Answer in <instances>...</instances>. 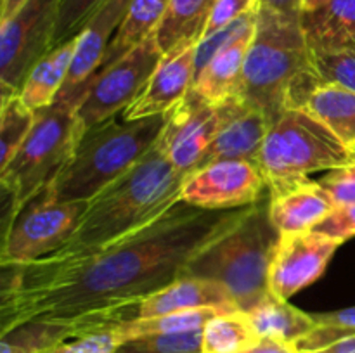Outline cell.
Here are the masks:
<instances>
[{
  "mask_svg": "<svg viewBox=\"0 0 355 353\" xmlns=\"http://www.w3.org/2000/svg\"><path fill=\"white\" fill-rule=\"evenodd\" d=\"M83 134L76 102L54 100L37 111L28 137L0 170L2 189L10 197L9 218L61 173Z\"/></svg>",
  "mask_w": 355,
  "mask_h": 353,
  "instance_id": "cell-6",
  "label": "cell"
},
{
  "mask_svg": "<svg viewBox=\"0 0 355 353\" xmlns=\"http://www.w3.org/2000/svg\"><path fill=\"white\" fill-rule=\"evenodd\" d=\"M198 42H184L165 52L141 96L123 111L125 120L166 114L179 106L194 87Z\"/></svg>",
  "mask_w": 355,
  "mask_h": 353,
  "instance_id": "cell-15",
  "label": "cell"
},
{
  "mask_svg": "<svg viewBox=\"0 0 355 353\" xmlns=\"http://www.w3.org/2000/svg\"><path fill=\"white\" fill-rule=\"evenodd\" d=\"M184 179L186 175L177 172L155 145L130 172L87 203L71 237L49 256L90 255L149 227L182 201Z\"/></svg>",
  "mask_w": 355,
  "mask_h": 353,
  "instance_id": "cell-2",
  "label": "cell"
},
{
  "mask_svg": "<svg viewBox=\"0 0 355 353\" xmlns=\"http://www.w3.org/2000/svg\"><path fill=\"white\" fill-rule=\"evenodd\" d=\"M267 189L269 217L279 234L312 230L335 210V204L319 180H311L309 176L272 183Z\"/></svg>",
  "mask_w": 355,
  "mask_h": 353,
  "instance_id": "cell-18",
  "label": "cell"
},
{
  "mask_svg": "<svg viewBox=\"0 0 355 353\" xmlns=\"http://www.w3.org/2000/svg\"><path fill=\"white\" fill-rule=\"evenodd\" d=\"M246 210H200L180 201L149 227L90 255L2 266L0 334L28 320L68 324L76 336L125 320L128 308L179 279Z\"/></svg>",
  "mask_w": 355,
  "mask_h": 353,
  "instance_id": "cell-1",
  "label": "cell"
},
{
  "mask_svg": "<svg viewBox=\"0 0 355 353\" xmlns=\"http://www.w3.org/2000/svg\"><path fill=\"white\" fill-rule=\"evenodd\" d=\"M245 314L250 317L260 338L277 339L291 345L300 341L318 325L314 315L298 310L297 307L288 303V300H281L272 293L262 298Z\"/></svg>",
  "mask_w": 355,
  "mask_h": 353,
  "instance_id": "cell-23",
  "label": "cell"
},
{
  "mask_svg": "<svg viewBox=\"0 0 355 353\" xmlns=\"http://www.w3.org/2000/svg\"><path fill=\"white\" fill-rule=\"evenodd\" d=\"M165 123L166 114L121 121L113 116L89 128L45 192L62 203H89L155 147Z\"/></svg>",
  "mask_w": 355,
  "mask_h": 353,
  "instance_id": "cell-3",
  "label": "cell"
},
{
  "mask_svg": "<svg viewBox=\"0 0 355 353\" xmlns=\"http://www.w3.org/2000/svg\"><path fill=\"white\" fill-rule=\"evenodd\" d=\"M314 353H355V334L345 339H340V341L333 343L328 348L319 350V352Z\"/></svg>",
  "mask_w": 355,
  "mask_h": 353,
  "instance_id": "cell-39",
  "label": "cell"
},
{
  "mask_svg": "<svg viewBox=\"0 0 355 353\" xmlns=\"http://www.w3.org/2000/svg\"><path fill=\"white\" fill-rule=\"evenodd\" d=\"M326 2H329V0H304V10H314L324 6Z\"/></svg>",
  "mask_w": 355,
  "mask_h": 353,
  "instance_id": "cell-41",
  "label": "cell"
},
{
  "mask_svg": "<svg viewBox=\"0 0 355 353\" xmlns=\"http://www.w3.org/2000/svg\"><path fill=\"white\" fill-rule=\"evenodd\" d=\"M132 0H107L92 19L76 35V48L64 87L55 100H68L80 106L87 83L99 71L111 40L123 23Z\"/></svg>",
  "mask_w": 355,
  "mask_h": 353,
  "instance_id": "cell-14",
  "label": "cell"
},
{
  "mask_svg": "<svg viewBox=\"0 0 355 353\" xmlns=\"http://www.w3.org/2000/svg\"><path fill=\"white\" fill-rule=\"evenodd\" d=\"M267 189L259 163L224 159L186 175L180 199L200 210L227 211L262 201Z\"/></svg>",
  "mask_w": 355,
  "mask_h": 353,
  "instance_id": "cell-11",
  "label": "cell"
},
{
  "mask_svg": "<svg viewBox=\"0 0 355 353\" xmlns=\"http://www.w3.org/2000/svg\"><path fill=\"white\" fill-rule=\"evenodd\" d=\"M107 0H59L51 51L80 33Z\"/></svg>",
  "mask_w": 355,
  "mask_h": 353,
  "instance_id": "cell-31",
  "label": "cell"
},
{
  "mask_svg": "<svg viewBox=\"0 0 355 353\" xmlns=\"http://www.w3.org/2000/svg\"><path fill=\"white\" fill-rule=\"evenodd\" d=\"M59 0H28L9 19L0 21L2 99L19 93L35 62L51 51Z\"/></svg>",
  "mask_w": 355,
  "mask_h": 353,
  "instance_id": "cell-10",
  "label": "cell"
},
{
  "mask_svg": "<svg viewBox=\"0 0 355 353\" xmlns=\"http://www.w3.org/2000/svg\"><path fill=\"white\" fill-rule=\"evenodd\" d=\"M75 48L76 37H73L71 40L58 45L42 55L30 69L19 90V97L35 113L51 106L62 90L71 68Z\"/></svg>",
  "mask_w": 355,
  "mask_h": 353,
  "instance_id": "cell-22",
  "label": "cell"
},
{
  "mask_svg": "<svg viewBox=\"0 0 355 353\" xmlns=\"http://www.w3.org/2000/svg\"><path fill=\"white\" fill-rule=\"evenodd\" d=\"M214 2L215 0H170L155 33L163 54L184 42H200L203 38Z\"/></svg>",
  "mask_w": 355,
  "mask_h": 353,
  "instance_id": "cell-24",
  "label": "cell"
},
{
  "mask_svg": "<svg viewBox=\"0 0 355 353\" xmlns=\"http://www.w3.org/2000/svg\"><path fill=\"white\" fill-rule=\"evenodd\" d=\"M218 107L222 114L220 127L196 168L224 159L259 161L260 149L272 125L269 118L246 102L241 96L224 100L218 104Z\"/></svg>",
  "mask_w": 355,
  "mask_h": 353,
  "instance_id": "cell-17",
  "label": "cell"
},
{
  "mask_svg": "<svg viewBox=\"0 0 355 353\" xmlns=\"http://www.w3.org/2000/svg\"><path fill=\"white\" fill-rule=\"evenodd\" d=\"M302 28L312 52L355 51V0H329L304 10Z\"/></svg>",
  "mask_w": 355,
  "mask_h": 353,
  "instance_id": "cell-21",
  "label": "cell"
},
{
  "mask_svg": "<svg viewBox=\"0 0 355 353\" xmlns=\"http://www.w3.org/2000/svg\"><path fill=\"white\" fill-rule=\"evenodd\" d=\"M28 0H2L0 3V21L9 19L12 14H16Z\"/></svg>",
  "mask_w": 355,
  "mask_h": 353,
  "instance_id": "cell-40",
  "label": "cell"
},
{
  "mask_svg": "<svg viewBox=\"0 0 355 353\" xmlns=\"http://www.w3.org/2000/svg\"><path fill=\"white\" fill-rule=\"evenodd\" d=\"M288 109H302L328 127L347 147H355V92L326 82L314 68L291 85Z\"/></svg>",
  "mask_w": 355,
  "mask_h": 353,
  "instance_id": "cell-16",
  "label": "cell"
},
{
  "mask_svg": "<svg viewBox=\"0 0 355 353\" xmlns=\"http://www.w3.org/2000/svg\"><path fill=\"white\" fill-rule=\"evenodd\" d=\"M220 121L218 104L207 102L191 90L179 106L166 113V123L156 145L177 172L189 175L214 141Z\"/></svg>",
  "mask_w": 355,
  "mask_h": 353,
  "instance_id": "cell-12",
  "label": "cell"
},
{
  "mask_svg": "<svg viewBox=\"0 0 355 353\" xmlns=\"http://www.w3.org/2000/svg\"><path fill=\"white\" fill-rule=\"evenodd\" d=\"M257 7H259V0H215L203 37H208V35L229 26Z\"/></svg>",
  "mask_w": 355,
  "mask_h": 353,
  "instance_id": "cell-34",
  "label": "cell"
},
{
  "mask_svg": "<svg viewBox=\"0 0 355 353\" xmlns=\"http://www.w3.org/2000/svg\"><path fill=\"white\" fill-rule=\"evenodd\" d=\"M312 230L324 234L335 241L343 242L355 235V204L335 208L322 221H319Z\"/></svg>",
  "mask_w": 355,
  "mask_h": 353,
  "instance_id": "cell-35",
  "label": "cell"
},
{
  "mask_svg": "<svg viewBox=\"0 0 355 353\" xmlns=\"http://www.w3.org/2000/svg\"><path fill=\"white\" fill-rule=\"evenodd\" d=\"M168 3L170 0H132L127 16L111 40L101 68L111 64L123 54H127L135 45L155 35L165 16Z\"/></svg>",
  "mask_w": 355,
  "mask_h": 353,
  "instance_id": "cell-25",
  "label": "cell"
},
{
  "mask_svg": "<svg viewBox=\"0 0 355 353\" xmlns=\"http://www.w3.org/2000/svg\"><path fill=\"white\" fill-rule=\"evenodd\" d=\"M162 57L156 35H151L120 59L101 68L87 83L78 106L85 130L128 109L141 96Z\"/></svg>",
  "mask_w": 355,
  "mask_h": 353,
  "instance_id": "cell-9",
  "label": "cell"
},
{
  "mask_svg": "<svg viewBox=\"0 0 355 353\" xmlns=\"http://www.w3.org/2000/svg\"><path fill=\"white\" fill-rule=\"evenodd\" d=\"M114 353H203V329L137 336L121 343Z\"/></svg>",
  "mask_w": 355,
  "mask_h": 353,
  "instance_id": "cell-30",
  "label": "cell"
},
{
  "mask_svg": "<svg viewBox=\"0 0 355 353\" xmlns=\"http://www.w3.org/2000/svg\"><path fill=\"white\" fill-rule=\"evenodd\" d=\"M71 338H76V331L68 324L28 320L3 332L0 353H42Z\"/></svg>",
  "mask_w": 355,
  "mask_h": 353,
  "instance_id": "cell-28",
  "label": "cell"
},
{
  "mask_svg": "<svg viewBox=\"0 0 355 353\" xmlns=\"http://www.w3.org/2000/svg\"><path fill=\"white\" fill-rule=\"evenodd\" d=\"M354 161V152L321 121L302 109H286L270 125L257 163L269 187Z\"/></svg>",
  "mask_w": 355,
  "mask_h": 353,
  "instance_id": "cell-7",
  "label": "cell"
},
{
  "mask_svg": "<svg viewBox=\"0 0 355 353\" xmlns=\"http://www.w3.org/2000/svg\"><path fill=\"white\" fill-rule=\"evenodd\" d=\"M335 208L355 204V161L328 170L319 180Z\"/></svg>",
  "mask_w": 355,
  "mask_h": 353,
  "instance_id": "cell-33",
  "label": "cell"
},
{
  "mask_svg": "<svg viewBox=\"0 0 355 353\" xmlns=\"http://www.w3.org/2000/svg\"><path fill=\"white\" fill-rule=\"evenodd\" d=\"M87 203H62L47 196L45 189L31 197L7 221L0 265H28L52 255L68 242Z\"/></svg>",
  "mask_w": 355,
  "mask_h": 353,
  "instance_id": "cell-8",
  "label": "cell"
},
{
  "mask_svg": "<svg viewBox=\"0 0 355 353\" xmlns=\"http://www.w3.org/2000/svg\"><path fill=\"white\" fill-rule=\"evenodd\" d=\"M312 62L326 82L338 83L355 92V51L312 52Z\"/></svg>",
  "mask_w": 355,
  "mask_h": 353,
  "instance_id": "cell-32",
  "label": "cell"
},
{
  "mask_svg": "<svg viewBox=\"0 0 355 353\" xmlns=\"http://www.w3.org/2000/svg\"><path fill=\"white\" fill-rule=\"evenodd\" d=\"M218 314H224V311L217 310V308H198V310L173 311V314L156 315V317L121 320L114 324V327L120 332L121 339L127 341L130 338L146 334H172V332H187L203 329L207 322L211 320Z\"/></svg>",
  "mask_w": 355,
  "mask_h": 353,
  "instance_id": "cell-27",
  "label": "cell"
},
{
  "mask_svg": "<svg viewBox=\"0 0 355 353\" xmlns=\"http://www.w3.org/2000/svg\"><path fill=\"white\" fill-rule=\"evenodd\" d=\"M259 6L269 7L286 16L302 17L304 14V0H259Z\"/></svg>",
  "mask_w": 355,
  "mask_h": 353,
  "instance_id": "cell-38",
  "label": "cell"
},
{
  "mask_svg": "<svg viewBox=\"0 0 355 353\" xmlns=\"http://www.w3.org/2000/svg\"><path fill=\"white\" fill-rule=\"evenodd\" d=\"M312 68V51L302 28V17L259 6L243 73V99L274 123L288 109L291 85Z\"/></svg>",
  "mask_w": 355,
  "mask_h": 353,
  "instance_id": "cell-5",
  "label": "cell"
},
{
  "mask_svg": "<svg viewBox=\"0 0 355 353\" xmlns=\"http://www.w3.org/2000/svg\"><path fill=\"white\" fill-rule=\"evenodd\" d=\"M198 308H217L224 314L239 310L231 291L224 284L200 277H179L128 308L125 320Z\"/></svg>",
  "mask_w": 355,
  "mask_h": 353,
  "instance_id": "cell-19",
  "label": "cell"
},
{
  "mask_svg": "<svg viewBox=\"0 0 355 353\" xmlns=\"http://www.w3.org/2000/svg\"><path fill=\"white\" fill-rule=\"evenodd\" d=\"M241 353H298V350L297 346L291 345V343L262 338L255 346H252V348L245 350V352Z\"/></svg>",
  "mask_w": 355,
  "mask_h": 353,
  "instance_id": "cell-37",
  "label": "cell"
},
{
  "mask_svg": "<svg viewBox=\"0 0 355 353\" xmlns=\"http://www.w3.org/2000/svg\"><path fill=\"white\" fill-rule=\"evenodd\" d=\"M255 24L220 48L196 76L193 90L201 99L211 104H220L231 97L241 96L246 54L253 40Z\"/></svg>",
  "mask_w": 355,
  "mask_h": 353,
  "instance_id": "cell-20",
  "label": "cell"
},
{
  "mask_svg": "<svg viewBox=\"0 0 355 353\" xmlns=\"http://www.w3.org/2000/svg\"><path fill=\"white\" fill-rule=\"evenodd\" d=\"M260 339L245 311L218 314L203 327V353H241Z\"/></svg>",
  "mask_w": 355,
  "mask_h": 353,
  "instance_id": "cell-26",
  "label": "cell"
},
{
  "mask_svg": "<svg viewBox=\"0 0 355 353\" xmlns=\"http://www.w3.org/2000/svg\"><path fill=\"white\" fill-rule=\"evenodd\" d=\"M352 152H354V158H355V147L352 149Z\"/></svg>",
  "mask_w": 355,
  "mask_h": 353,
  "instance_id": "cell-42",
  "label": "cell"
},
{
  "mask_svg": "<svg viewBox=\"0 0 355 353\" xmlns=\"http://www.w3.org/2000/svg\"><path fill=\"white\" fill-rule=\"evenodd\" d=\"M35 111L21 100L19 93L0 102V170L12 159L35 123Z\"/></svg>",
  "mask_w": 355,
  "mask_h": 353,
  "instance_id": "cell-29",
  "label": "cell"
},
{
  "mask_svg": "<svg viewBox=\"0 0 355 353\" xmlns=\"http://www.w3.org/2000/svg\"><path fill=\"white\" fill-rule=\"evenodd\" d=\"M281 234L269 217V203L259 201L222 237L191 260L180 277L217 280L231 291L241 311L270 293L269 270Z\"/></svg>",
  "mask_w": 355,
  "mask_h": 353,
  "instance_id": "cell-4",
  "label": "cell"
},
{
  "mask_svg": "<svg viewBox=\"0 0 355 353\" xmlns=\"http://www.w3.org/2000/svg\"><path fill=\"white\" fill-rule=\"evenodd\" d=\"M315 322L322 325H338V327L350 329L355 332V307L342 308V310L326 311V314L314 315Z\"/></svg>",
  "mask_w": 355,
  "mask_h": 353,
  "instance_id": "cell-36",
  "label": "cell"
},
{
  "mask_svg": "<svg viewBox=\"0 0 355 353\" xmlns=\"http://www.w3.org/2000/svg\"><path fill=\"white\" fill-rule=\"evenodd\" d=\"M342 242L315 230L281 234L269 270L270 293L290 300L324 273Z\"/></svg>",
  "mask_w": 355,
  "mask_h": 353,
  "instance_id": "cell-13",
  "label": "cell"
}]
</instances>
